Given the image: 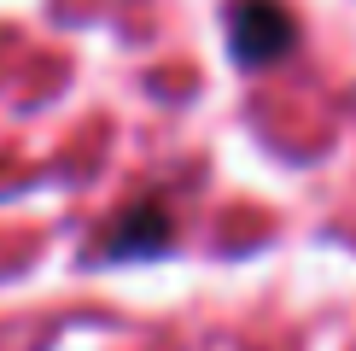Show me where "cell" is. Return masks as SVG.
I'll return each mask as SVG.
<instances>
[{
	"label": "cell",
	"instance_id": "cell-1",
	"mask_svg": "<svg viewBox=\"0 0 356 351\" xmlns=\"http://www.w3.org/2000/svg\"><path fill=\"white\" fill-rule=\"evenodd\" d=\"M298 41V18L280 0H234L228 6V47L245 70H269L292 53Z\"/></svg>",
	"mask_w": 356,
	"mask_h": 351
},
{
	"label": "cell",
	"instance_id": "cell-2",
	"mask_svg": "<svg viewBox=\"0 0 356 351\" xmlns=\"http://www.w3.org/2000/svg\"><path fill=\"white\" fill-rule=\"evenodd\" d=\"M175 246V217L164 199H140L129 211H117L106 234H99V258L106 263H140V258H164Z\"/></svg>",
	"mask_w": 356,
	"mask_h": 351
}]
</instances>
